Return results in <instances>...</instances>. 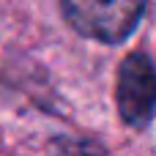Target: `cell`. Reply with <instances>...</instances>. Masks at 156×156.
<instances>
[{"label":"cell","mask_w":156,"mask_h":156,"mask_svg":"<svg viewBox=\"0 0 156 156\" xmlns=\"http://www.w3.org/2000/svg\"><path fill=\"white\" fill-rule=\"evenodd\" d=\"M145 0H63L69 25L88 38L118 44L140 22Z\"/></svg>","instance_id":"cell-1"},{"label":"cell","mask_w":156,"mask_h":156,"mask_svg":"<svg viewBox=\"0 0 156 156\" xmlns=\"http://www.w3.org/2000/svg\"><path fill=\"white\" fill-rule=\"evenodd\" d=\"M118 110L129 126H145L156 115V69L148 55H129L118 74Z\"/></svg>","instance_id":"cell-2"}]
</instances>
